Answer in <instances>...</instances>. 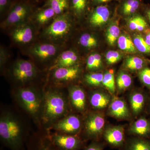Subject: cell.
I'll return each instance as SVG.
<instances>
[{"label": "cell", "mask_w": 150, "mask_h": 150, "mask_svg": "<svg viewBox=\"0 0 150 150\" xmlns=\"http://www.w3.org/2000/svg\"><path fill=\"white\" fill-rule=\"evenodd\" d=\"M0 139L10 150H26L29 139L21 122L10 112H2L0 117Z\"/></svg>", "instance_id": "6da1fadb"}, {"label": "cell", "mask_w": 150, "mask_h": 150, "mask_svg": "<svg viewBox=\"0 0 150 150\" xmlns=\"http://www.w3.org/2000/svg\"><path fill=\"white\" fill-rule=\"evenodd\" d=\"M69 104L66 96L59 89L49 88L43 93V104L40 119L51 127L68 115Z\"/></svg>", "instance_id": "7a4b0ae2"}, {"label": "cell", "mask_w": 150, "mask_h": 150, "mask_svg": "<svg viewBox=\"0 0 150 150\" xmlns=\"http://www.w3.org/2000/svg\"><path fill=\"white\" fill-rule=\"evenodd\" d=\"M16 97L20 105L35 121L40 120L43 94L32 88L23 87L17 91Z\"/></svg>", "instance_id": "3957f363"}, {"label": "cell", "mask_w": 150, "mask_h": 150, "mask_svg": "<svg viewBox=\"0 0 150 150\" xmlns=\"http://www.w3.org/2000/svg\"><path fill=\"white\" fill-rule=\"evenodd\" d=\"M72 21L69 13L56 16L54 20L43 32L44 37L53 41L65 39L71 31Z\"/></svg>", "instance_id": "277c9868"}, {"label": "cell", "mask_w": 150, "mask_h": 150, "mask_svg": "<svg viewBox=\"0 0 150 150\" xmlns=\"http://www.w3.org/2000/svg\"><path fill=\"white\" fill-rule=\"evenodd\" d=\"M37 73L35 65L27 60L16 61L11 69V75L13 79L21 85L33 80L37 76Z\"/></svg>", "instance_id": "5b68a950"}, {"label": "cell", "mask_w": 150, "mask_h": 150, "mask_svg": "<svg viewBox=\"0 0 150 150\" xmlns=\"http://www.w3.org/2000/svg\"><path fill=\"white\" fill-rule=\"evenodd\" d=\"M49 138L53 144L59 150H79L83 142L76 135H69L55 132L50 133Z\"/></svg>", "instance_id": "8992f818"}, {"label": "cell", "mask_w": 150, "mask_h": 150, "mask_svg": "<svg viewBox=\"0 0 150 150\" xmlns=\"http://www.w3.org/2000/svg\"><path fill=\"white\" fill-rule=\"evenodd\" d=\"M81 127V122L78 116L68 114L53 124L50 129L62 134L76 135L80 131Z\"/></svg>", "instance_id": "52a82bcc"}, {"label": "cell", "mask_w": 150, "mask_h": 150, "mask_svg": "<svg viewBox=\"0 0 150 150\" xmlns=\"http://www.w3.org/2000/svg\"><path fill=\"white\" fill-rule=\"evenodd\" d=\"M32 12V8L25 3L16 4L11 9L8 15L3 23V26L8 27L18 24L29 16Z\"/></svg>", "instance_id": "ba28073f"}, {"label": "cell", "mask_w": 150, "mask_h": 150, "mask_svg": "<svg viewBox=\"0 0 150 150\" xmlns=\"http://www.w3.org/2000/svg\"><path fill=\"white\" fill-rule=\"evenodd\" d=\"M52 78L57 85H65L76 79L79 77L81 69L79 65L74 67H59L53 69Z\"/></svg>", "instance_id": "9c48e42d"}, {"label": "cell", "mask_w": 150, "mask_h": 150, "mask_svg": "<svg viewBox=\"0 0 150 150\" xmlns=\"http://www.w3.org/2000/svg\"><path fill=\"white\" fill-rule=\"evenodd\" d=\"M105 119L102 114L92 113L84 122V132L87 138L93 139L101 134L104 128Z\"/></svg>", "instance_id": "30bf717a"}, {"label": "cell", "mask_w": 150, "mask_h": 150, "mask_svg": "<svg viewBox=\"0 0 150 150\" xmlns=\"http://www.w3.org/2000/svg\"><path fill=\"white\" fill-rule=\"evenodd\" d=\"M59 48L53 43H43L36 44L30 48V54L41 62H46L54 58L58 53Z\"/></svg>", "instance_id": "8fae6325"}, {"label": "cell", "mask_w": 150, "mask_h": 150, "mask_svg": "<svg viewBox=\"0 0 150 150\" xmlns=\"http://www.w3.org/2000/svg\"><path fill=\"white\" fill-rule=\"evenodd\" d=\"M27 144L26 150H59L51 142L48 132L34 135Z\"/></svg>", "instance_id": "7c38bea8"}, {"label": "cell", "mask_w": 150, "mask_h": 150, "mask_svg": "<svg viewBox=\"0 0 150 150\" xmlns=\"http://www.w3.org/2000/svg\"><path fill=\"white\" fill-rule=\"evenodd\" d=\"M68 91L71 106L79 112H83L86 108V97L83 89L79 86H71Z\"/></svg>", "instance_id": "4fadbf2b"}, {"label": "cell", "mask_w": 150, "mask_h": 150, "mask_svg": "<svg viewBox=\"0 0 150 150\" xmlns=\"http://www.w3.org/2000/svg\"><path fill=\"white\" fill-rule=\"evenodd\" d=\"M110 16V10L107 6H98L91 13L89 16V23L92 27H100L107 23Z\"/></svg>", "instance_id": "5bb4252c"}, {"label": "cell", "mask_w": 150, "mask_h": 150, "mask_svg": "<svg viewBox=\"0 0 150 150\" xmlns=\"http://www.w3.org/2000/svg\"><path fill=\"white\" fill-rule=\"evenodd\" d=\"M11 37L15 42L18 44H27L33 39V29L29 25H19L12 30Z\"/></svg>", "instance_id": "9a60e30c"}, {"label": "cell", "mask_w": 150, "mask_h": 150, "mask_svg": "<svg viewBox=\"0 0 150 150\" xmlns=\"http://www.w3.org/2000/svg\"><path fill=\"white\" fill-rule=\"evenodd\" d=\"M79 57L76 52L72 50L64 51L58 57L51 69L59 67H74L78 65Z\"/></svg>", "instance_id": "2e32d148"}, {"label": "cell", "mask_w": 150, "mask_h": 150, "mask_svg": "<svg viewBox=\"0 0 150 150\" xmlns=\"http://www.w3.org/2000/svg\"><path fill=\"white\" fill-rule=\"evenodd\" d=\"M109 112L110 115L120 119H125L130 116L129 108L123 100L115 98L109 106Z\"/></svg>", "instance_id": "e0dca14e"}, {"label": "cell", "mask_w": 150, "mask_h": 150, "mask_svg": "<svg viewBox=\"0 0 150 150\" xmlns=\"http://www.w3.org/2000/svg\"><path fill=\"white\" fill-rule=\"evenodd\" d=\"M106 141L110 144L120 146L124 141V129L121 126H115L108 128L104 133Z\"/></svg>", "instance_id": "ac0fdd59"}, {"label": "cell", "mask_w": 150, "mask_h": 150, "mask_svg": "<svg viewBox=\"0 0 150 150\" xmlns=\"http://www.w3.org/2000/svg\"><path fill=\"white\" fill-rule=\"evenodd\" d=\"M110 97L107 94L100 91L92 93L90 97V103L95 109H102L107 107L110 101Z\"/></svg>", "instance_id": "d6986e66"}, {"label": "cell", "mask_w": 150, "mask_h": 150, "mask_svg": "<svg viewBox=\"0 0 150 150\" xmlns=\"http://www.w3.org/2000/svg\"><path fill=\"white\" fill-rule=\"evenodd\" d=\"M130 131L136 135L147 136L150 133V123L145 118H140L133 123Z\"/></svg>", "instance_id": "ffe728a7"}, {"label": "cell", "mask_w": 150, "mask_h": 150, "mask_svg": "<svg viewBox=\"0 0 150 150\" xmlns=\"http://www.w3.org/2000/svg\"><path fill=\"white\" fill-rule=\"evenodd\" d=\"M56 16L54 11L49 7L44 6L36 11L34 15L35 21L40 25L46 24Z\"/></svg>", "instance_id": "44dd1931"}, {"label": "cell", "mask_w": 150, "mask_h": 150, "mask_svg": "<svg viewBox=\"0 0 150 150\" xmlns=\"http://www.w3.org/2000/svg\"><path fill=\"white\" fill-rule=\"evenodd\" d=\"M44 6L51 8L56 16L59 15L67 12L69 8L70 0H47Z\"/></svg>", "instance_id": "7402d4cb"}, {"label": "cell", "mask_w": 150, "mask_h": 150, "mask_svg": "<svg viewBox=\"0 0 150 150\" xmlns=\"http://www.w3.org/2000/svg\"><path fill=\"white\" fill-rule=\"evenodd\" d=\"M128 25L131 30L138 32H145L149 28L147 22L144 18L140 15H137L130 18Z\"/></svg>", "instance_id": "603a6c76"}, {"label": "cell", "mask_w": 150, "mask_h": 150, "mask_svg": "<svg viewBox=\"0 0 150 150\" xmlns=\"http://www.w3.org/2000/svg\"><path fill=\"white\" fill-rule=\"evenodd\" d=\"M149 62L140 57L130 56L125 60V67L132 71H141L146 67Z\"/></svg>", "instance_id": "cb8c5ba5"}, {"label": "cell", "mask_w": 150, "mask_h": 150, "mask_svg": "<svg viewBox=\"0 0 150 150\" xmlns=\"http://www.w3.org/2000/svg\"><path fill=\"white\" fill-rule=\"evenodd\" d=\"M117 43L118 48L125 52L134 53L137 51L133 40L128 35L122 34L120 35Z\"/></svg>", "instance_id": "d4e9b609"}, {"label": "cell", "mask_w": 150, "mask_h": 150, "mask_svg": "<svg viewBox=\"0 0 150 150\" xmlns=\"http://www.w3.org/2000/svg\"><path fill=\"white\" fill-rule=\"evenodd\" d=\"M88 4V0H70L69 8L75 16L80 17L85 13Z\"/></svg>", "instance_id": "484cf974"}, {"label": "cell", "mask_w": 150, "mask_h": 150, "mask_svg": "<svg viewBox=\"0 0 150 150\" xmlns=\"http://www.w3.org/2000/svg\"><path fill=\"white\" fill-rule=\"evenodd\" d=\"M120 33V30L118 23L115 22L110 24L106 32V39L108 44L113 46L117 43Z\"/></svg>", "instance_id": "4316f807"}, {"label": "cell", "mask_w": 150, "mask_h": 150, "mask_svg": "<svg viewBox=\"0 0 150 150\" xmlns=\"http://www.w3.org/2000/svg\"><path fill=\"white\" fill-rule=\"evenodd\" d=\"M102 65L101 56L98 53L91 54L87 59L86 69L90 71H98L102 68Z\"/></svg>", "instance_id": "83f0119b"}, {"label": "cell", "mask_w": 150, "mask_h": 150, "mask_svg": "<svg viewBox=\"0 0 150 150\" xmlns=\"http://www.w3.org/2000/svg\"><path fill=\"white\" fill-rule=\"evenodd\" d=\"M144 96L142 93H135L130 97L131 108L135 114H139L141 112L144 108Z\"/></svg>", "instance_id": "f1b7e54d"}, {"label": "cell", "mask_w": 150, "mask_h": 150, "mask_svg": "<svg viewBox=\"0 0 150 150\" xmlns=\"http://www.w3.org/2000/svg\"><path fill=\"white\" fill-rule=\"evenodd\" d=\"M139 0H126L122 5L121 12L125 16H130L135 13L140 8Z\"/></svg>", "instance_id": "f546056e"}, {"label": "cell", "mask_w": 150, "mask_h": 150, "mask_svg": "<svg viewBox=\"0 0 150 150\" xmlns=\"http://www.w3.org/2000/svg\"><path fill=\"white\" fill-rule=\"evenodd\" d=\"M79 43L83 48L90 49L98 46V40L93 34L86 33L81 35Z\"/></svg>", "instance_id": "4dcf8cb0"}, {"label": "cell", "mask_w": 150, "mask_h": 150, "mask_svg": "<svg viewBox=\"0 0 150 150\" xmlns=\"http://www.w3.org/2000/svg\"><path fill=\"white\" fill-rule=\"evenodd\" d=\"M133 42L137 50L142 54L150 55V46L148 45L142 35L140 34L134 35Z\"/></svg>", "instance_id": "1f68e13d"}, {"label": "cell", "mask_w": 150, "mask_h": 150, "mask_svg": "<svg viewBox=\"0 0 150 150\" xmlns=\"http://www.w3.org/2000/svg\"><path fill=\"white\" fill-rule=\"evenodd\" d=\"M116 83L118 89L123 91L128 88L132 83L131 76L125 72H121L117 76Z\"/></svg>", "instance_id": "d6a6232c"}, {"label": "cell", "mask_w": 150, "mask_h": 150, "mask_svg": "<svg viewBox=\"0 0 150 150\" xmlns=\"http://www.w3.org/2000/svg\"><path fill=\"white\" fill-rule=\"evenodd\" d=\"M103 74L101 73H92L85 75L84 81L88 85L97 86L102 83Z\"/></svg>", "instance_id": "836d02e7"}, {"label": "cell", "mask_w": 150, "mask_h": 150, "mask_svg": "<svg viewBox=\"0 0 150 150\" xmlns=\"http://www.w3.org/2000/svg\"><path fill=\"white\" fill-rule=\"evenodd\" d=\"M102 84L111 93H114L115 89V85L113 73L109 71L105 73L103 75Z\"/></svg>", "instance_id": "e575fe53"}, {"label": "cell", "mask_w": 150, "mask_h": 150, "mask_svg": "<svg viewBox=\"0 0 150 150\" xmlns=\"http://www.w3.org/2000/svg\"><path fill=\"white\" fill-rule=\"evenodd\" d=\"M129 150H150V142L142 139L134 140L129 145Z\"/></svg>", "instance_id": "d590c367"}, {"label": "cell", "mask_w": 150, "mask_h": 150, "mask_svg": "<svg viewBox=\"0 0 150 150\" xmlns=\"http://www.w3.org/2000/svg\"><path fill=\"white\" fill-rule=\"evenodd\" d=\"M122 58L120 52L118 51H110L106 53L105 59L108 64L112 65L119 62Z\"/></svg>", "instance_id": "8d00e7d4"}, {"label": "cell", "mask_w": 150, "mask_h": 150, "mask_svg": "<svg viewBox=\"0 0 150 150\" xmlns=\"http://www.w3.org/2000/svg\"><path fill=\"white\" fill-rule=\"evenodd\" d=\"M139 78L142 83L150 89V69L146 67L140 71Z\"/></svg>", "instance_id": "74e56055"}, {"label": "cell", "mask_w": 150, "mask_h": 150, "mask_svg": "<svg viewBox=\"0 0 150 150\" xmlns=\"http://www.w3.org/2000/svg\"><path fill=\"white\" fill-rule=\"evenodd\" d=\"M10 0H0V12L4 13L8 9Z\"/></svg>", "instance_id": "f35d334b"}, {"label": "cell", "mask_w": 150, "mask_h": 150, "mask_svg": "<svg viewBox=\"0 0 150 150\" xmlns=\"http://www.w3.org/2000/svg\"><path fill=\"white\" fill-rule=\"evenodd\" d=\"M0 64L1 68H3L8 60V56L7 53L3 48H1V55H0Z\"/></svg>", "instance_id": "ab89813d"}, {"label": "cell", "mask_w": 150, "mask_h": 150, "mask_svg": "<svg viewBox=\"0 0 150 150\" xmlns=\"http://www.w3.org/2000/svg\"><path fill=\"white\" fill-rule=\"evenodd\" d=\"M84 150H102L100 146L96 143H93L88 146Z\"/></svg>", "instance_id": "60d3db41"}, {"label": "cell", "mask_w": 150, "mask_h": 150, "mask_svg": "<svg viewBox=\"0 0 150 150\" xmlns=\"http://www.w3.org/2000/svg\"><path fill=\"white\" fill-rule=\"evenodd\" d=\"M145 40L148 45L150 46V28L145 31Z\"/></svg>", "instance_id": "b9f144b4"}, {"label": "cell", "mask_w": 150, "mask_h": 150, "mask_svg": "<svg viewBox=\"0 0 150 150\" xmlns=\"http://www.w3.org/2000/svg\"><path fill=\"white\" fill-rule=\"evenodd\" d=\"M146 17L150 23V8H148L145 11Z\"/></svg>", "instance_id": "7bdbcfd3"}, {"label": "cell", "mask_w": 150, "mask_h": 150, "mask_svg": "<svg viewBox=\"0 0 150 150\" xmlns=\"http://www.w3.org/2000/svg\"><path fill=\"white\" fill-rule=\"evenodd\" d=\"M96 4H102L110 1L111 0H92Z\"/></svg>", "instance_id": "ee69618b"}]
</instances>
